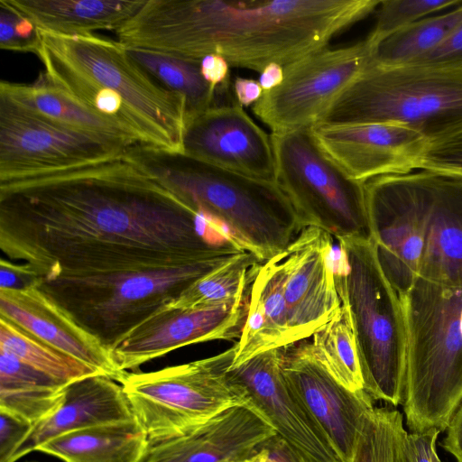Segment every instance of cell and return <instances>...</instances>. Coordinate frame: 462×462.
Wrapping results in <instances>:
<instances>
[{"mask_svg": "<svg viewBox=\"0 0 462 462\" xmlns=\"http://www.w3.org/2000/svg\"><path fill=\"white\" fill-rule=\"evenodd\" d=\"M0 249L40 282L152 273L243 252L125 154L0 183Z\"/></svg>", "mask_w": 462, "mask_h": 462, "instance_id": "1", "label": "cell"}, {"mask_svg": "<svg viewBox=\"0 0 462 462\" xmlns=\"http://www.w3.org/2000/svg\"><path fill=\"white\" fill-rule=\"evenodd\" d=\"M377 0H145L116 32L126 49L201 61L223 56L230 66L262 72L327 48L374 11Z\"/></svg>", "mask_w": 462, "mask_h": 462, "instance_id": "2", "label": "cell"}, {"mask_svg": "<svg viewBox=\"0 0 462 462\" xmlns=\"http://www.w3.org/2000/svg\"><path fill=\"white\" fill-rule=\"evenodd\" d=\"M365 188L371 238L399 296L419 278L462 287V174L422 169Z\"/></svg>", "mask_w": 462, "mask_h": 462, "instance_id": "3", "label": "cell"}, {"mask_svg": "<svg viewBox=\"0 0 462 462\" xmlns=\"http://www.w3.org/2000/svg\"><path fill=\"white\" fill-rule=\"evenodd\" d=\"M38 32L36 55L53 85L116 123L136 144L184 152L185 97L161 85L118 41L96 33Z\"/></svg>", "mask_w": 462, "mask_h": 462, "instance_id": "4", "label": "cell"}, {"mask_svg": "<svg viewBox=\"0 0 462 462\" xmlns=\"http://www.w3.org/2000/svg\"><path fill=\"white\" fill-rule=\"evenodd\" d=\"M125 155L197 212L217 221L242 250L263 263L282 253L304 228L273 180L141 144L127 147Z\"/></svg>", "mask_w": 462, "mask_h": 462, "instance_id": "5", "label": "cell"}, {"mask_svg": "<svg viewBox=\"0 0 462 462\" xmlns=\"http://www.w3.org/2000/svg\"><path fill=\"white\" fill-rule=\"evenodd\" d=\"M399 297L406 325L405 422L411 432H441L462 402V287L419 278Z\"/></svg>", "mask_w": 462, "mask_h": 462, "instance_id": "6", "label": "cell"}, {"mask_svg": "<svg viewBox=\"0 0 462 462\" xmlns=\"http://www.w3.org/2000/svg\"><path fill=\"white\" fill-rule=\"evenodd\" d=\"M336 282L348 311L364 390L374 401L402 403L406 368V325L398 292L390 282L369 237L337 240Z\"/></svg>", "mask_w": 462, "mask_h": 462, "instance_id": "7", "label": "cell"}, {"mask_svg": "<svg viewBox=\"0 0 462 462\" xmlns=\"http://www.w3.org/2000/svg\"><path fill=\"white\" fill-rule=\"evenodd\" d=\"M399 125L432 143L462 131V74L417 65L371 64L316 125Z\"/></svg>", "mask_w": 462, "mask_h": 462, "instance_id": "8", "label": "cell"}, {"mask_svg": "<svg viewBox=\"0 0 462 462\" xmlns=\"http://www.w3.org/2000/svg\"><path fill=\"white\" fill-rule=\"evenodd\" d=\"M236 345L216 356L153 372H126L118 382L150 444L187 434L226 409L249 403L228 369Z\"/></svg>", "mask_w": 462, "mask_h": 462, "instance_id": "9", "label": "cell"}, {"mask_svg": "<svg viewBox=\"0 0 462 462\" xmlns=\"http://www.w3.org/2000/svg\"><path fill=\"white\" fill-rule=\"evenodd\" d=\"M231 256L152 273L68 278L39 286L108 347Z\"/></svg>", "mask_w": 462, "mask_h": 462, "instance_id": "10", "label": "cell"}, {"mask_svg": "<svg viewBox=\"0 0 462 462\" xmlns=\"http://www.w3.org/2000/svg\"><path fill=\"white\" fill-rule=\"evenodd\" d=\"M275 182L303 227L337 239L371 237L365 182L349 177L319 146L312 127L272 134Z\"/></svg>", "mask_w": 462, "mask_h": 462, "instance_id": "11", "label": "cell"}, {"mask_svg": "<svg viewBox=\"0 0 462 462\" xmlns=\"http://www.w3.org/2000/svg\"><path fill=\"white\" fill-rule=\"evenodd\" d=\"M126 148L61 125L0 97V183L38 179L116 159Z\"/></svg>", "mask_w": 462, "mask_h": 462, "instance_id": "12", "label": "cell"}, {"mask_svg": "<svg viewBox=\"0 0 462 462\" xmlns=\"http://www.w3.org/2000/svg\"><path fill=\"white\" fill-rule=\"evenodd\" d=\"M373 51L365 39L324 48L286 65L282 84L263 91L253 112L273 134L316 126L339 94L372 64Z\"/></svg>", "mask_w": 462, "mask_h": 462, "instance_id": "13", "label": "cell"}, {"mask_svg": "<svg viewBox=\"0 0 462 462\" xmlns=\"http://www.w3.org/2000/svg\"><path fill=\"white\" fill-rule=\"evenodd\" d=\"M284 347L231 365L228 374L254 407L306 462H342L326 434L285 380Z\"/></svg>", "mask_w": 462, "mask_h": 462, "instance_id": "14", "label": "cell"}, {"mask_svg": "<svg viewBox=\"0 0 462 462\" xmlns=\"http://www.w3.org/2000/svg\"><path fill=\"white\" fill-rule=\"evenodd\" d=\"M281 368L342 462H351L374 399L365 390L354 392L342 384L305 340L284 347Z\"/></svg>", "mask_w": 462, "mask_h": 462, "instance_id": "15", "label": "cell"}, {"mask_svg": "<svg viewBox=\"0 0 462 462\" xmlns=\"http://www.w3.org/2000/svg\"><path fill=\"white\" fill-rule=\"evenodd\" d=\"M291 345L311 337L341 308L332 236L305 226L282 252Z\"/></svg>", "mask_w": 462, "mask_h": 462, "instance_id": "16", "label": "cell"}, {"mask_svg": "<svg viewBox=\"0 0 462 462\" xmlns=\"http://www.w3.org/2000/svg\"><path fill=\"white\" fill-rule=\"evenodd\" d=\"M245 314L244 301L192 310L163 306L107 348L116 368L127 372L187 345L230 339Z\"/></svg>", "mask_w": 462, "mask_h": 462, "instance_id": "17", "label": "cell"}, {"mask_svg": "<svg viewBox=\"0 0 462 462\" xmlns=\"http://www.w3.org/2000/svg\"><path fill=\"white\" fill-rule=\"evenodd\" d=\"M183 151L212 165L275 181L272 139L236 98L216 105L189 120Z\"/></svg>", "mask_w": 462, "mask_h": 462, "instance_id": "18", "label": "cell"}, {"mask_svg": "<svg viewBox=\"0 0 462 462\" xmlns=\"http://www.w3.org/2000/svg\"><path fill=\"white\" fill-rule=\"evenodd\" d=\"M312 133L321 150L349 177L362 182L419 169L429 143L411 129L385 123L318 125Z\"/></svg>", "mask_w": 462, "mask_h": 462, "instance_id": "19", "label": "cell"}, {"mask_svg": "<svg viewBox=\"0 0 462 462\" xmlns=\"http://www.w3.org/2000/svg\"><path fill=\"white\" fill-rule=\"evenodd\" d=\"M0 317L116 382L126 372L114 364L108 348L82 328L37 283L0 288Z\"/></svg>", "mask_w": 462, "mask_h": 462, "instance_id": "20", "label": "cell"}, {"mask_svg": "<svg viewBox=\"0 0 462 462\" xmlns=\"http://www.w3.org/2000/svg\"><path fill=\"white\" fill-rule=\"evenodd\" d=\"M275 433L250 403L236 404L187 434L150 444L142 462H245Z\"/></svg>", "mask_w": 462, "mask_h": 462, "instance_id": "21", "label": "cell"}, {"mask_svg": "<svg viewBox=\"0 0 462 462\" xmlns=\"http://www.w3.org/2000/svg\"><path fill=\"white\" fill-rule=\"evenodd\" d=\"M135 420L122 385L114 379L94 374L67 384L59 407L35 424L10 462L37 451L45 442L61 435L98 425Z\"/></svg>", "mask_w": 462, "mask_h": 462, "instance_id": "22", "label": "cell"}, {"mask_svg": "<svg viewBox=\"0 0 462 462\" xmlns=\"http://www.w3.org/2000/svg\"><path fill=\"white\" fill-rule=\"evenodd\" d=\"M284 280L282 253L258 269L251 283L246 316L236 344L233 365L258 353L291 345Z\"/></svg>", "mask_w": 462, "mask_h": 462, "instance_id": "23", "label": "cell"}, {"mask_svg": "<svg viewBox=\"0 0 462 462\" xmlns=\"http://www.w3.org/2000/svg\"><path fill=\"white\" fill-rule=\"evenodd\" d=\"M37 29L62 35L115 32L145 0H0Z\"/></svg>", "mask_w": 462, "mask_h": 462, "instance_id": "24", "label": "cell"}, {"mask_svg": "<svg viewBox=\"0 0 462 462\" xmlns=\"http://www.w3.org/2000/svg\"><path fill=\"white\" fill-rule=\"evenodd\" d=\"M0 97L61 125L120 143L136 144L132 136L111 120L83 106L53 85L44 72L33 83L2 80Z\"/></svg>", "mask_w": 462, "mask_h": 462, "instance_id": "25", "label": "cell"}, {"mask_svg": "<svg viewBox=\"0 0 462 462\" xmlns=\"http://www.w3.org/2000/svg\"><path fill=\"white\" fill-rule=\"evenodd\" d=\"M149 445L143 428L132 420L69 432L37 451L64 462H142Z\"/></svg>", "mask_w": 462, "mask_h": 462, "instance_id": "26", "label": "cell"}, {"mask_svg": "<svg viewBox=\"0 0 462 462\" xmlns=\"http://www.w3.org/2000/svg\"><path fill=\"white\" fill-rule=\"evenodd\" d=\"M129 55L164 88L183 96L187 122L208 108L236 98L231 86L214 87L200 71V61L127 49Z\"/></svg>", "mask_w": 462, "mask_h": 462, "instance_id": "27", "label": "cell"}, {"mask_svg": "<svg viewBox=\"0 0 462 462\" xmlns=\"http://www.w3.org/2000/svg\"><path fill=\"white\" fill-rule=\"evenodd\" d=\"M263 263L253 254L243 251L230 257L183 291L166 305L167 309L192 310L243 302Z\"/></svg>", "mask_w": 462, "mask_h": 462, "instance_id": "28", "label": "cell"}, {"mask_svg": "<svg viewBox=\"0 0 462 462\" xmlns=\"http://www.w3.org/2000/svg\"><path fill=\"white\" fill-rule=\"evenodd\" d=\"M462 19V4L448 13L423 18L374 46L372 64L407 65L435 50Z\"/></svg>", "mask_w": 462, "mask_h": 462, "instance_id": "29", "label": "cell"}, {"mask_svg": "<svg viewBox=\"0 0 462 462\" xmlns=\"http://www.w3.org/2000/svg\"><path fill=\"white\" fill-rule=\"evenodd\" d=\"M0 349L65 383L101 374L88 365L43 342L1 317Z\"/></svg>", "mask_w": 462, "mask_h": 462, "instance_id": "30", "label": "cell"}, {"mask_svg": "<svg viewBox=\"0 0 462 462\" xmlns=\"http://www.w3.org/2000/svg\"><path fill=\"white\" fill-rule=\"evenodd\" d=\"M316 356L346 388L364 390L355 337L346 308L341 305L336 315L312 336Z\"/></svg>", "mask_w": 462, "mask_h": 462, "instance_id": "31", "label": "cell"}, {"mask_svg": "<svg viewBox=\"0 0 462 462\" xmlns=\"http://www.w3.org/2000/svg\"><path fill=\"white\" fill-rule=\"evenodd\" d=\"M403 416L374 407L366 416L351 462H412Z\"/></svg>", "mask_w": 462, "mask_h": 462, "instance_id": "32", "label": "cell"}, {"mask_svg": "<svg viewBox=\"0 0 462 462\" xmlns=\"http://www.w3.org/2000/svg\"><path fill=\"white\" fill-rule=\"evenodd\" d=\"M460 0H383L377 6L374 30L366 38L373 45L427 15L460 5Z\"/></svg>", "mask_w": 462, "mask_h": 462, "instance_id": "33", "label": "cell"}, {"mask_svg": "<svg viewBox=\"0 0 462 462\" xmlns=\"http://www.w3.org/2000/svg\"><path fill=\"white\" fill-rule=\"evenodd\" d=\"M66 386L0 389V410L11 412L34 426L59 407Z\"/></svg>", "mask_w": 462, "mask_h": 462, "instance_id": "34", "label": "cell"}, {"mask_svg": "<svg viewBox=\"0 0 462 462\" xmlns=\"http://www.w3.org/2000/svg\"><path fill=\"white\" fill-rule=\"evenodd\" d=\"M40 44L41 39L36 26L0 2V48L36 54Z\"/></svg>", "mask_w": 462, "mask_h": 462, "instance_id": "35", "label": "cell"}, {"mask_svg": "<svg viewBox=\"0 0 462 462\" xmlns=\"http://www.w3.org/2000/svg\"><path fill=\"white\" fill-rule=\"evenodd\" d=\"M67 384L0 349V389L59 388Z\"/></svg>", "mask_w": 462, "mask_h": 462, "instance_id": "36", "label": "cell"}, {"mask_svg": "<svg viewBox=\"0 0 462 462\" xmlns=\"http://www.w3.org/2000/svg\"><path fill=\"white\" fill-rule=\"evenodd\" d=\"M419 169L462 174V131L428 143Z\"/></svg>", "mask_w": 462, "mask_h": 462, "instance_id": "37", "label": "cell"}, {"mask_svg": "<svg viewBox=\"0 0 462 462\" xmlns=\"http://www.w3.org/2000/svg\"><path fill=\"white\" fill-rule=\"evenodd\" d=\"M407 65L462 74V19L435 50Z\"/></svg>", "mask_w": 462, "mask_h": 462, "instance_id": "38", "label": "cell"}, {"mask_svg": "<svg viewBox=\"0 0 462 462\" xmlns=\"http://www.w3.org/2000/svg\"><path fill=\"white\" fill-rule=\"evenodd\" d=\"M32 427L27 420L0 410V462H10Z\"/></svg>", "mask_w": 462, "mask_h": 462, "instance_id": "39", "label": "cell"}, {"mask_svg": "<svg viewBox=\"0 0 462 462\" xmlns=\"http://www.w3.org/2000/svg\"><path fill=\"white\" fill-rule=\"evenodd\" d=\"M245 462H306L305 459L277 433L260 443Z\"/></svg>", "mask_w": 462, "mask_h": 462, "instance_id": "40", "label": "cell"}, {"mask_svg": "<svg viewBox=\"0 0 462 462\" xmlns=\"http://www.w3.org/2000/svg\"><path fill=\"white\" fill-rule=\"evenodd\" d=\"M439 433V430L431 429L408 434L412 462H441L436 451V441Z\"/></svg>", "mask_w": 462, "mask_h": 462, "instance_id": "41", "label": "cell"}, {"mask_svg": "<svg viewBox=\"0 0 462 462\" xmlns=\"http://www.w3.org/2000/svg\"><path fill=\"white\" fill-rule=\"evenodd\" d=\"M38 281L25 263H12L4 258L0 261V288L21 289Z\"/></svg>", "mask_w": 462, "mask_h": 462, "instance_id": "42", "label": "cell"}, {"mask_svg": "<svg viewBox=\"0 0 462 462\" xmlns=\"http://www.w3.org/2000/svg\"><path fill=\"white\" fill-rule=\"evenodd\" d=\"M229 64L220 54L205 56L200 61V71L205 80L214 87L230 85Z\"/></svg>", "mask_w": 462, "mask_h": 462, "instance_id": "43", "label": "cell"}, {"mask_svg": "<svg viewBox=\"0 0 462 462\" xmlns=\"http://www.w3.org/2000/svg\"><path fill=\"white\" fill-rule=\"evenodd\" d=\"M441 442L442 448L457 460L462 462V402L451 417Z\"/></svg>", "mask_w": 462, "mask_h": 462, "instance_id": "44", "label": "cell"}, {"mask_svg": "<svg viewBox=\"0 0 462 462\" xmlns=\"http://www.w3.org/2000/svg\"><path fill=\"white\" fill-rule=\"evenodd\" d=\"M233 91L237 102L245 106L254 104L263 95V88L258 81L240 77L236 78Z\"/></svg>", "mask_w": 462, "mask_h": 462, "instance_id": "45", "label": "cell"}, {"mask_svg": "<svg viewBox=\"0 0 462 462\" xmlns=\"http://www.w3.org/2000/svg\"><path fill=\"white\" fill-rule=\"evenodd\" d=\"M283 68L277 63H271L261 72L259 83L263 91L273 89L283 80Z\"/></svg>", "mask_w": 462, "mask_h": 462, "instance_id": "46", "label": "cell"}]
</instances>
